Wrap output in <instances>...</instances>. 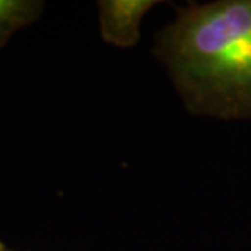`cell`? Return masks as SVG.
<instances>
[{
    "instance_id": "1",
    "label": "cell",
    "mask_w": 251,
    "mask_h": 251,
    "mask_svg": "<svg viewBox=\"0 0 251 251\" xmlns=\"http://www.w3.org/2000/svg\"><path fill=\"white\" fill-rule=\"evenodd\" d=\"M162 49L189 101L222 116L251 114V0L186 10Z\"/></svg>"
},
{
    "instance_id": "3",
    "label": "cell",
    "mask_w": 251,
    "mask_h": 251,
    "mask_svg": "<svg viewBox=\"0 0 251 251\" xmlns=\"http://www.w3.org/2000/svg\"><path fill=\"white\" fill-rule=\"evenodd\" d=\"M31 5L22 0H0V44L29 17Z\"/></svg>"
},
{
    "instance_id": "2",
    "label": "cell",
    "mask_w": 251,
    "mask_h": 251,
    "mask_svg": "<svg viewBox=\"0 0 251 251\" xmlns=\"http://www.w3.org/2000/svg\"><path fill=\"white\" fill-rule=\"evenodd\" d=\"M155 5L149 0H108L100 3L101 33L108 43L116 46H132L139 38L140 20Z\"/></svg>"
}]
</instances>
